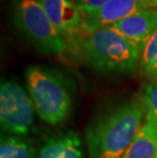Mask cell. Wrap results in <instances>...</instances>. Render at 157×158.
Wrapping results in <instances>:
<instances>
[{
    "mask_svg": "<svg viewBox=\"0 0 157 158\" xmlns=\"http://www.w3.org/2000/svg\"><path fill=\"white\" fill-rule=\"evenodd\" d=\"M65 51L76 62L91 69L119 73L134 72L141 55L136 46L110 27L80 31L66 39Z\"/></svg>",
    "mask_w": 157,
    "mask_h": 158,
    "instance_id": "cell-1",
    "label": "cell"
},
{
    "mask_svg": "<svg viewBox=\"0 0 157 158\" xmlns=\"http://www.w3.org/2000/svg\"><path fill=\"white\" fill-rule=\"evenodd\" d=\"M143 101L121 104L90 124L86 131L90 158H122L145 122Z\"/></svg>",
    "mask_w": 157,
    "mask_h": 158,
    "instance_id": "cell-2",
    "label": "cell"
},
{
    "mask_svg": "<svg viewBox=\"0 0 157 158\" xmlns=\"http://www.w3.org/2000/svg\"><path fill=\"white\" fill-rule=\"evenodd\" d=\"M25 78L40 118L52 126L64 123L71 115L72 99L62 75L41 65H31L27 69Z\"/></svg>",
    "mask_w": 157,
    "mask_h": 158,
    "instance_id": "cell-3",
    "label": "cell"
},
{
    "mask_svg": "<svg viewBox=\"0 0 157 158\" xmlns=\"http://www.w3.org/2000/svg\"><path fill=\"white\" fill-rule=\"evenodd\" d=\"M11 12L14 27L39 52L59 55L65 51L66 40L53 27L41 0H13Z\"/></svg>",
    "mask_w": 157,
    "mask_h": 158,
    "instance_id": "cell-4",
    "label": "cell"
},
{
    "mask_svg": "<svg viewBox=\"0 0 157 158\" xmlns=\"http://www.w3.org/2000/svg\"><path fill=\"white\" fill-rule=\"evenodd\" d=\"M31 97L18 83L2 80L0 86V123L2 130L14 136H27L35 119Z\"/></svg>",
    "mask_w": 157,
    "mask_h": 158,
    "instance_id": "cell-5",
    "label": "cell"
},
{
    "mask_svg": "<svg viewBox=\"0 0 157 158\" xmlns=\"http://www.w3.org/2000/svg\"><path fill=\"white\" fill-rule=\"evenodd\" d=\"M153 6L152 0H109L100 10L83 16L81 31L91 32L110 27L142 9Z\"/></svg>",
    "mask_w": 157,
    "mask_h": 158,
    "instance_id": "cell-6",
    "label": "cell"
},
{
    "mask_svg": "<svg viewBox=\"0 0 157 158\" xmlns=\"http://www.w3.org/2000/svg\"><path fill=\"white\" fill-rule=\"evenodd\" d=\"M110 28L115 30L139 49L140 53L157 30V9H142L134 15L114 23Z\"/></svg>",
    "mask_w": 157,
    "mask_h": 158,
    "instance_id": "cell-7",
    "label": "cell"
},
{
    "mask_svg": "<svg viewBox=\"0 0 157 158\" xmlns=\"http://www.w3.org/2000/svg\"><path fill=\"white\" fill-rule=\"evenodd\" d=\"M50 22L65 40L82 30L83 15L71 0H41Z\"/></svg>",
    "mask_w": 157,
    "mask_h": 158,
    "instance_id": "cell-8",
    "label": "cell"
},
{
    "mask_svg": "<svg viewBox=\"0 0 157 158\" xmlns=\"http://www.w3.org/2000/svg\"><path fill=\"white\" fill-rule=\"evenodd\" d=\"M36 158H85L81 137L73 131L49 137L39 148Z\"/></svg>",
    "mask_w": 157,
    "mask_h": 158,
    "instance_id": "cell-9",
    "label": "cell"
},
{
    "mask_svg": "<svg viewBox=\"0 0 157 158\" xmlns=\"http://www.w3.org/2000/svg\"><path fill=\"white\" fill-rule=\"evenodd\" d=\"M122 158H157V122L149 112Z\"/></svg>",
    "mask_w": 157,
    "mask_h": 158,
    "instance_id": "cell-10",
    "label": "cell"
},
{
    "mask_svg": "<svg viewBox=\"0 0 157 158\" xmlns=\"http://www.w3.org/2000/svg\"><path fill=\"white\" fill-rule=\"evenodd\" d=\"M37 153L31 141L14 135H2L0 158H36Z\"/></svg>",
    "mask_w": 157,
    "mask_h": 158,
    "instance_id": "cell-11",
    "label": "cell"
},
{
    "mask_svg": "<svg viewBox=\"0 0 157 158\" xmlns=\"http://www.w3.org/2000/svg\"><path fill=\"white\" fill-rule=\"evenodd\" d=\"M140 68L147 77L157 78V30L141 51Z\"/></svg>",
    "mask_w": 157,
    "mask_h": 158,
    "instance_id": "cell-12",
    "label": "cell"
},
{
    "mask_svg": "<svg viewBox=\"0 0 157 158\" xmlns=\"http://www.w3.org/2000/svg\"><path fill=\"white\" fill-rule=\"evenodd\" d=\"M142 101L149 112L157 122V78L148 84L143 93Z\"/></svg>",
    "mask_w": 157,
    "mask_h": 158,
    "instance_id": "cell-13",
    "label": "cell"
},
{
    "mask_svg": "<svg viewBox=\"0 0 157 158\" xmlns=\"http://www.w3.org/2000/svg\"><path fill=\"white\" fill-rule=\"evenodd\" d=\"M81 10L83 16L91 15L100 10L109 0H71Z\"/></svg>",
    "mask_w": 157,
    "mask_h": 158,
    "instance_id": "cell-14",
    "label": "cell"
},
{
    "mask_svg": "<svg viewBox=\"0 0 157 158\" xmlns=\"http://www.w3.org/2000/svg\"><path fill=\"white\" fill-rule=\"evenodd\" d=\"M153 3H154V6H157V0H153Z\"/></svg>",
    "mask_w": 157,
    "mask_h": 158,
    "instance_id": "cell-15",
    "label": "cell"
},
{
    "mask_svg": "<svg viewBox=\"0 0 157 158\" xmlns=\"http://www.w3.org/2000/svg\"><path fill=\"white\" fill-rule=\"evenodd\" d=\"M152 2H153V0H152ZM153 4H154V3H153Z\"/></svg>",
    "mask_w": 157,
    "mask_h": 158,
    "instance_id": "cell-16",
    "label": "cell"
}]
</instances>
